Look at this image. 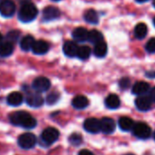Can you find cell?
Instances as JSON below:
<instances>
[{
  "label": "cell",
  "mask_w": 155,
  "mask_h": 155,
  "mask_svg": "<svg viewBox=\"0 0 155 155\" xmlns=\"http://www.w3.org/2000/svg\"><path fill=\"white\" fill-rule=\"evenodd\" d=\"M9 120L13 125L24 129H33L37 126V120L28 112L16 111L9 115Z\"/></svg>",
  "instance_id": "1"
},
{
  "label": "cell",
  "mask_w": 155,
  "mask_h": 155,
  "mask_svg": "<svg viewBox=\"0 0 155 155\" xmlns=\"http://www.w3.org/2000/svg\"><path fill=\"white\" fill-rule=\"evenodd\" d=\"M38 16V8L32 3H26L24 4L19 12H18V18L23 23H28L33 21Z\"/></svg>",
  "instance_id": "2"
},
{
  "label": "cell",
  "mask_w": 155,
  "mask_h": 155,
  "mask_svg": "<svg viewBox=\"0 0 155 155\" xmlns=\"http://www.w3.org/2000/svg\"><path fill=\"white\" fill-rule=\"evenodd\" d=\"M58 137H59V131L56 128L48 127L43 130L40 139L42 143H44L46 146H49L53 144L55 141H57Z\"/></svg>",
  "instance_id": "3"
},
{
  "label": "cell",
  "mask_w": 155,
  "mask_h": 155,
  "mask_svg": "<svg viewBox=\"0 0 155 155\" xmlns=\"http://www.w3.org/2000/svg\"><path fill=\"white\" fill-rule=\"evenodd\" d=\"M132 131H133L134 136H136L137 138L141 139V140H146V139L150 138V134H151L150 127L144 122H138V123L134 124V126L132 128Z\"/></svg>",
  "instance_id": "4"
},
{
  "label": "cell",
  "mask_w": 155,
  "mask_h": 155,
  "mask_svg": "<svg viewBox=\"0 0 155 155\" xmlns=\"http://www.w3.org/2000/svg\"><path fill=\"white\" fill-rule=\"evenodd\" d=\"M19 147L25 150H29L32 149L36 144H37V138L33 133L30 132H26L21 134L18 137V140Z\"/></svg>",
  "instance_id": "5"
},
{
  "label": "cell",
  "mask_w": 155,
  "mask_h": 155,
  "mask_svg": "<svg viewBox=\"0 0 155 155\" xmlns=\"http://www.w3.org/2000/svg\"><path fill=\"white\" fill-rule=\"evenodd\" d=\"M16 11V5L11 0L0 2V14L5 18H10Z\"/></svg>",
  "instance_id": "6"
},
{
  "label": "cell",
  "mask_w": 155,
  "mask_h": 155,
  "mask_svg": "<svg viewBox=\"0 0 155 155\" xmlns=\"http://www.w3.org/2000/svg\"><path fill=\"white\" fill-rule=\"evenodd\" d=\"M83 127L90 133H98L101 131V120L96 118H89L84 121Z\"/></svg>",
  "instance_id": "7"
},
{
  "label": "cell",
  "mask_w": 155,
  "mask_h": 155,
  "mask_svg": "<svg viewBox=\"0 0 155 155\" xmlns=\"http://www.w3.org/2000/svg\"><path fill=\"white\" fill-rule=\"evenodd\" d=\"M32 87L38 92H44L50 88V81L45 77H39L33 81Z\"/></svg>",
  "instance_id": "8"
},
{
  "label": "cell",
  "mask_w": 155,
  "mask_h": 155,
  "mask_svg": "<svg viewBox=\"0 0 155 155\" xmlns=\"http://www.w3.org/2000/svg\"><path fill=\"white\" fill-rule=\"evenodd\" d=\"M151 100L149 96L140 95L135 100V106L140 111H147L151 108Z\"/></svg>",
  "instance_id": "9"
},
{
  "label": "cell",
  "mask_w": 155,
  "mask_h": 155,
  "mask_svg": "<svg viewBox=\"0 0 155 155\" xmlns=\"http://www.w3.org/2000/svg\"><path fill=\"white\" fill-rule=\"evenodd\" d=\"M116 128L115 121L111 118H102L101 120V130L105 134H111Z\"/></svg>",
  "instance_id": "10"
},
{
  "label": "cell",
  "mask_w": 155,
  "mask_h": 155,
  "mask_svg": "<svg viewBox=\"0 0 155 155\" xmlns=\"http://www.w3.org/2000/svg\"><path fill=\"white\" fill-rule=\"evenodd\" d=\"M26 101H27L28 105L32 108H38L44 104V99L38 93H30L27 97Z\"/></svg>",
  "instance_id": "11"
},
{
  "label": "cell",
  "mask_w": 155,
  "mask_h": 155,
  "mask_svg": "<svg viewBox=\"0 0 155 155\" xmlns=\"http://www.w3.org/2000/svg\"><path fill=\"white\" fill-rule=\"evenodd\" d=\"M60 16V11L55 7H47L43 10V19L46 21H51L58 18Z\"/></svg>",
  "instance_id": "12"
},
{
  "label": "cell",
  "mask_w": 155,
  "mask_h": 155,
  "mask_svg": "<svg viewBox=\"0 0 155 155\" xmlns=\"http://www.w3.org/2000/svg\"><path fill=\"white\" fill-rule=\"evenodd\" d=\"M48 49H49V45L47 41H44V40L35 41L31 48V50L33 51V53L37 55H43L47 53Z\"/></svg>",
  "instance_id": "13"
},
{
  "label": "cell",
  "mask_w": 155,
  "mask_h": 155,
  "mask_svg": "<svg viewBox=\"0 0 155 155\" xmlns=\"http://www.w3.org/2000/svg\"><path fill=\"white\" fill-rule=\"evenodd\" d=\"M72 37L76 41L84 42V41L88 40L89 31L85 28H81H81H77L72 32Z\"/></svg>",
  "instance_id": "14"
},
{
  "label": "cell",
  "mask_w": 155,
  "mask_h": 155,
  "mask_svg": "<svg viewBox=\"0 0 155 155\" xmlns=\"http://www.w3.org/2000/svg\"><path fill=\"white\" fill-rule=\"evenodd\" d=\"M78 48H79V47L74 41H67L63 45V52L66 56L69 58H73L77 55Z\"/></svg>",
  "instance_id": "15"
},
{
  "label": "cell",
  "mask_w": 155,
  "mask_h": 155,
  "mask_svg": "<svg viewBox=\"0 0 155 155\" xmlns=\"http://www.w3.org/2000/svg\"><path fill=\"white\" fill-rule=\"evenodd\" d=\"M89 100L83 95H78L72 100V106L77 110H83L88 107Z\"/></svg>",
  "instance_id": "16"
},
{
  "label": "cell",
  "mask_w": 155,
  "mask_h": 155,
  "mask_svg": "<svg viewBox=\"0 0 155 155\" xmlns=\"http://www.w3.org/2000/svg\"><path fill=\"white\" fill-rule=\"evenodd\" d=\"M150 90V85L147 83V82H144V81H139V82H136L133 87H132V93L137 95V96H140V95H143L145 94L148 91Z\"/></svg>",
  "instance_id": "17"
},
{
  "label": "cell",
  "mask_w": 155,
  "mask_h": 155,
  "mask_svg": "<svg viewBox=\"0 0 155 155\" xmlns=\"http://www.w3.org/2000/svg\"><path fill=\"white\" fill-rule=\"evenodd\" d=\"M23 95L20 93V92H18V91H15V92H12L10 93L8 98H7V101L9 105L11 106H19L22 102H23Z\"/></svg>",
  "instance_id": "18"
},
{
  "label": "cell",
  "mask_w": 155,
  "mask_h": 155,
  "mask_svg": "<svg viewBox=\"0 0 155 155\" xmlns=\"http://www.w3.org/2000/svg\"><path fill=\"white\" fill-rule=\"evenodd\" d=\"M105 105L107 108H109L110 110L118 109L120 105V98L116 94H110L105 100Z\"/></svg>",
  "instance_id": "19"
},
{
  "label": "cell",
  "mask_w": 155,
  "mask_h": 155,
  "mask_svg": "<svg viewBox=\"0 0 155 155\" xmlns=\"http://www.w3.org/2000/svg\"><path fill=\"white\" fill-rule=\"evenodd\" d=\"M119 126L121 130L129 131L131 130L134 126V121L129 117H121L119 120Z\"/></svg>",
  "instance_id": "20"
},
{
  "label": "cell",
  "mask_w": 155,
  "mask_h": 155,
  "mask_svg": "<svg viewBox=\"0 0 155 155\" xmlns=\"http://www.w3.org/2000/svg\"><path fill=\"white\" fill-rule=\"evenodd\" d=\"M14 51V45L13 43L7 41L0 44V56L1 57H8Z\"/></svg>",
  "instance_id": "21"
},
{
  "label": "cell",
  "mask_w": 155,
  "mask_h": 155,
  "mask_svg": "<svg viewBox=\"0 0 155 155\" xmlns=\"http://www.w3.org/2000/svg\"><path fill=\"white\" fill-rule=\"evenodd\" d=\"M108 47L107 44L104 41H101L97 44H95L94 48V55L98 58H103L107 55Z\"/></svg>",
  "instance_id": "22"
},
{
  "label": "cell",
  "mask_w": 155,
  "mask_h": 155,
  "mask_svg": "<svg viewBox=\"0 0 155 155\" xmlns=\"http://www.w3.org/2000/svg\"><path fill=\"white\" fill-rule=\"evenodd\" d=\"M147 33H148V28H147L146 24H144V23H139L134 28L135 37L139 39L144 38L146 37Z\"/></svg>",
  "instance_id": "23"
},
{
  "label": "cell",
  "mask_w": 155,
  "mask_h": 155,
  "mask_svg": "<svg viewBox=\"0 0 155 155\" xmlns=\"http://www.w3.org/2000/svg\"><path fill=\"white\" fill-rule=\"evenodd\" d=\"M34 42H35L34 38L32 36H30V35H27V36H25L21 39V41H20V48L23 50H25V51H28V50L31 49Z\"/></svg>",
  "instance_id": "24"
},
{
  "label": "cell",
  "mask_w": 155,
  "mask_h": 155,
  "mask_svg": "<svg viewBox=\"0 0 155 155\" xmlns=\"http://www.w3.org/2000/svg\"><path fill=\"white\" fill-rule=\"evenodd\" d=\"M84 18L90 24L95 25V24H98V22H99L98 13L95 10H93V9H90V10L86 11V13L84 15Z\"/></svg>",
  "instance_id": "25"
},
{
  "label": "cell",
  "mask_w": 155,
  "mask_h": 155,
  "mask_svg": "<svg viewBox=\"0 0 155 155\" xmlns=\"http://www.w3.org/2000/svg\"><path fill=\"white\" fill-rule=\"evenodd\" d=\"M88 40H90L93 44H97L101 41H103V35L100 31H98L96 29H92V30L89 31Z\"/></svg>",
  "instance_id": "26"
},
{
  "label": "cell",
  "mask_w": 155,
  "mask_h": 155,
  "mask_svg": "<svg viewBox=\"0 0 155 155\" xmlns=\"http://www.w3.org/2000/svg\"><path fill=\"white\" fill-rule=\"evenodd\" d=\"M91 48H89L88 46H82L78 48L76 56L81 59H87L91 56Z\"/></svg>",
  "instance_id": "27"
},
{
  "label": "cell",
  "mask_w": 155,
  "mask_h": 155,
  "mask_svg": "<svg viewBox=\"0 0 155 155\" xmlns=\"http://www.w3.org/2000/svg\"><path fill=\"white\" fill-rule=\"evenodd\" d=\"M68 141L73 146H80L83 141V137L79 132H74L68 137Z\"/></svg>",
  "instance_id": "28"
},
{
  "label": "cell",
  "mask_w": 155,
  "mask_h": 155,
  "mask_svg": "<svg viewBox=\"0 0 155 155\" xmlns=\"http://www.w3.org/2000/svg\"><path fill=\"white\" fill-rule=\"evenodd\" d=\"M59 97H60V95H59L58 92L53 91V92L49 93V94L47 96V98H46V102H47L48 105H53V104H55V103L58 102V101L59 100Z\"/></svg>",
  "instance_id": "29"
},
{
  "label": "cell",
  "mask_w": 155,
  "mask_h": 155,
  "mask_svg": "<svg viewBox=\"0 0 155 155\" xmlns=\"http://www.w3.org/2000/svg\"><path fill=\"white\" fill-rule=\"evenodd\" d=\"M19 36H20V32L19 31H18V30H12L9 33H8L7 38H8V39L9 42L14 43V42L18 41Z\"/></svg>",
  "instance_id": "30"
},
{
  "label": "cell",
  "mask_w": 155,
  "mask_h": 155,
  "mask_svg": "<svg viewBox=\"0 0 155 155\" xmlns=\"http://www.w3.org/2000/svg\"><path fill=\"white\" fill-rule=\"evenodd\" d=\"M145 48H146V50H147L149 53H155V38H150V39L146 43Z\"/></svg>",
  "instance_id": "31"
},
{
  "label": "cell",
  "mask_w": 155,
  "mask_h": 155,
  "mask_svg": "<svg viewBox=\"0 0 155 155\" xmlns=\"http://www.w3.org/2000/svg\"><path fill=\"white\" fill-rule=\"evenodd\" d=\"M130 79H128V78H122V79L120 81V83H119L120 87L122 90L128 89L129 86H130Z\"/></svg>",
  "instance_id": "32"
},
{
  "label": "cell",
  "mask_w": 155,
  "mask_h": 155,
  "mask_svg": "<svg viewBox=\"0 0 155 155\" xmlns=\"http://www.w3.org/2000/svg\"><path fill=\"white\" fill-rule=\"evenodd\" d=\"M78 155H94V153L91 152V150H87V149H83L79 152V154H78Z\"/></svg>",
  "instance_id": "33"
},
{
  "label": "cell",
  "mask_w": 155,
  "mask_h": 155,
  "mask_svg": "<svg viewBox=\"0 0 155 155\" xmlns=\"http://www.w3.org/2000/svg\"><path fill=\"white\" fill-rule=\"evenodd\" d=\"M151 100V101L155 102V87L150 91V96H149Z\"/></svg>",
  "instance_id": "34"
},
{
  "label": "cell",
  "mask_w": 155,
  "mask_h": 155,
  "mask_svg": "<svg viewBox=\"0 0 155 155\" xmlns=\"http://www.w3.org/2000/svg\"><path fill=\"white\" fill-rule=\"evenodd\" d=\"M146 77L148 78H151V79H153V78H155V71H148L146 72Z\"/></svg>",
  "instance_id": "35"
},
{
  "label": "cell",
  "mask_w": 155,
  "mask_h": 155,
  "mask_svg": "<svg viewBox=\"0 0 155 155\" xmlns=\"http://www.w3.org/2000/svg\"><path fill=\"white\" fill-rule=\"evenodd\" d=\"M137 2H139V3H142V2H146V1H148V0H136Z\"/></svg>",
  "instance_id": "36"
},
{
  "label": "cell",
  "mask_w": 155,
  "mask_h": 155,
  "mask_svg": "<svg viewBox=\"0 0 155 155\" xmlns=\"http://www.w3.org/2000/svg\"><path fill=\"white\" fill-rule=\"evenodd\" d=\"M2 39H3V36L1 35V33H0V44H1V42H2Z\"/></svg>",
  "instance_id": "37"
},
{
  "label": "cell",
  "mask_w": 155,
  "mask_h": 155,
  "mask_svg": "<svg viewBox=\"0 0 155 155\" xmlns=\"http://www.w3.org/2000/svg\"><path fill=\"white\" fill-rule=\"evenodd\" d=\"M153 25H154V26H155V18H153Z\"/></svg>",
  "instance_id": "38"
},
{
  "label": "cell",
  "mask_w": 155,
  "mask_h": 155,
  "mask_svg": "<svg viewBox=\"0 0 155 155\" xmlns=\"http://www.w3.org/2000/svg\"><path fill=\"white\" fill-rule=\"evenodd\" d=\"M125 155H134V154H132V153H127V154H125Z\"/></svg>",
  "instance_id": "39"
},
{
  "label": "cell",
  "mask_w": 155,
  "mask_h": 155,
  "mask_svg": "<svg viewBox=\"0 0 155 155\" xmlns=\"http://www.w3.org/2000/svg\"><path fill=\"white\" fill-rule=\"evenodd\" d=\"M153 6H154V8H155V0H153Z\"/></svg>",
  "instance_id": "40"
},
{
  "label": "cell",
  "mask_w": 155,
  "mask_h": 155,
  "mask_svg": "<svg viewBox=\"0 0 155 155\" xmlns=\"http://www.w3.org/2000/svg\"><path fill=\"white\" fill-rule=\"evenodd\" d=\"M2 1H5V0H0V2H2Z\"/></svg>",
  "instance_id": "41"
},
{
  "label": "cell",
  "mask_w": 155,
  "mask_h": 155,
  "mask_svg": "<svg viewBox=\"0 0 155 155\" xmlns=\"http://www.w3.org/2000/svg\"><path fill=\"white\" fill-rule=\"evenodd\" d=\"M53 1H59V0H53Z\"/></svg>",
  "instance_id": "42"
},
{
  "label": "cell",
  "mask_w": 155,
  "mask_h": 155,
  "mask_svg": "<svg viewBox=\"0 0 155 155\" xmlns=\"http://www.w3.org/2000/svg\"><path fill=\"white\" fill-rule=\"evenodd\" d=\"M153 137H154V140H155V132H154V136Z\"/></svg>",
  "instance_id": "43"
}]
</instances>
